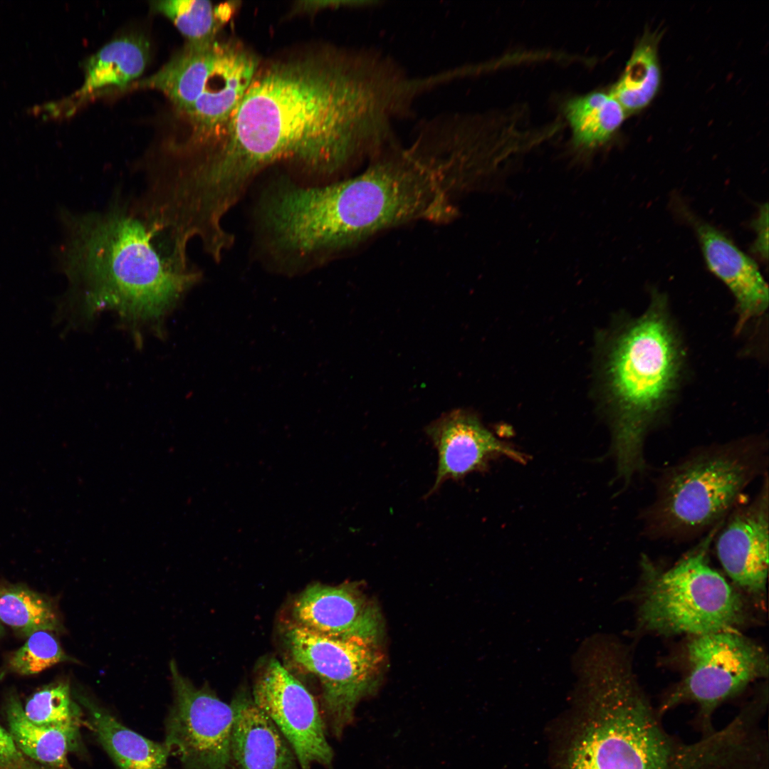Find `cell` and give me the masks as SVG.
<instances>
[{
  "mask_svg": "<svg viewBox=\"0 0 769 769\" xmlns=\"http://www.w3.org/2000/svg\"><path fill=\"white\" fill-rule=\"evenodd\" d=\"M767 444L750 436L697 450L661 475L644 513L654 538L683 539L713 527L767 461Z\"/></svg>",
  "mask_w": 769,
  "mask_h": 769,
  "instance_id": "6",
  "label": "cell"
},
{
  "mask_svg": "<svg viewBox=\"0 0 769 769\" xmlns=\"http://www.w3.org/2000/svg\"><path fill=\"white\" fill-rule=\"evenodd\" d=\"M565 115L572 130L573 148L585 153L608 142L627 116L610 92H592L570 99Z\"/></svg>",
  "mask_w": 769,
  "mask_h": 769,
  "instance_id": "21",
  "label": "cell"
},
{
  "mask_svg": "<svg viewBox=\"0 0 769 769\" xmlns=\"http://www.w3.org/2000/svg\"><path fill=\"white\" fill-rule=\"evenodd\" d=\"M253 700L291 746L301 769L330 768L334 753L313 695L278 661L271 659L254 684Z\"/></svg>",
  "mask_w": 769,
  "mask_h": 769,
  "instance_id": "11",
  "label": "cell"
},
{
  "mask_svg": "<svg viewBox=\"0 0 769 769\" xmlns=\"http://www.w3.org/2000/svg\"><path fill=\"white\" fill-rule=\"evenodd\" d=\"M174 701L165 719L164 743L182 769H231V704L206 686L196 687L169 664Z\"/></svg>",
  "mask_w": 769,
  "mask_h": 769,
  "instance_id": "10",
  "label": "cell"
},
{
  "mask_svg": "<svg viewBox=\"0 0 769 769\" xmlns=\"http://www.w3.org/2000/svg\"><path fill=\"white\" fill-rule=\"evenodd\" d=\"M456 211L418 153L395 139L353 177L270 182L254 209L255 245L269 269L297 276L380 231L418 220L444 222Z\"/></svg>",
  "mask_w": 769,
  "mask_h": 769,
  "instance_id": "2",
  "label": "cell"
},
{
  "mask_svg": "<svg viewBox=\"0 0 769 769\" xmlns=\"http://www.w3.org/2000/svg\"><path fill=\"white\" fill-rule=\"evenodd\" d=\"M258 64L257 57L244 46L219 41L214 68L201 95L183 115L194 131L181 149L203 147L221 135L248 90Z\"/></svg>",
  "mask_w": 769,
  "mask_h": 769,
  "instance_id": "12",
  "label": "cell"
},
{
  "mask_svg": "<svg viewBox=\"0 0 769 769\" xmlns=\"http://www.w3.org/2000/svg\"><path fill=\"white\" fill-rule=\"evenodd\" d=\"M0 769H48L27 758L0 725Z\"/></svg>",
  "mask_w": 769,
  "mask_h": 769,
  "instance_id": "27",
  "label": "cell"
},
{
  "mask_svg": "<svg viewBox=\"0 0 769 769\" xmlns=\"http://www.w3.org/2000/svg\"><path fill=\"white\" fill-rule=\"evenodd\" d=\"M51 632L38 631L27 637L9 660L11 671L20 675L38 674L60 662L73 661Z\"/></svg>",
  "mask_w": 769,
  "mask_h": 769,
  "instance_id": "26",
  "label": "cell"
},
{
  "mask_svg": "<svg viewBox=\"0 0 769 769\" xmlns=\"http://www.w3.org/2000/svg\"><path fill=\"white\" fill-rule=\"evenodd\" d=\"M0 621L26 637L63 631L57 610L45 596L23 585L0 588Z\"/></svg>",
  "mask_w": 769,
  "mask_h": 769,
  "instance_id": "24",
  "label": "cell"
},
{
  "mask_svg": "<svg viewBox=\"0 0 769 769\" xmlns=\"http://www.w3.org/2000/svg\"><path fill=\"white\" fill-rule=\"evenodd\" d=\"M5 713L9 732L18 748L29 759L48 769H74L68 755L85 756L80 726L46 727L34 724L26 716L16 694L6 701Z\"/></svg>",
  "mask_w": 769,
  "mask_h": 769,
  "instance_id": "20",
  "label": "cell"
},
{
  "mask_svg": "<svg viewBox=\"0 0 769 769\" xmlns=\"http://www.w3.org/2000/svg\"><path fill=\"white\" fill-rule=\"evenodd\" d=\"M293 616L296 624L328 637L378 644L383 634L380 610L352 585L308 587L295 600Z\"/></svg>",
  "mask_w": 769,
  "mask_h": 769,
  "instance_id": "13",
  "label": "cell"
},
{
  "mask_svg": "<svg viewBox=\"0 0 769 769\" xmlns=\"http://www.w3.org/2000/svg\"><path fill=\"white\" fill-rule=\"evenodd\" d=\"M756 232V238L752 246V251L763 260L768 257V206L762 204L757 217L753 222Z\"/></svg>",
  "mask_w": 769,
  "mask_h": 769,
  "instance_id": "28",
  "label": "cell"
},
{
  "mask_svg": "<svg viewBox=\"0 0 769 769\" xmlns=\"http://www.w3.org/2000/svg\"><path fill=\"white\" fill-rule=\"evenodd\" d=\"M657 44L656 35L645 34L635 46L621 78L610 92L627 115L646 108L659 89L661 70Z\"/></svg>",
  "mask_w": 769,
  "mask_h": 769,
  "instance_id": "22",
  "label": "cell"
},
{
  "mask_svg": "<svg viewBox=\"0 0 769 769\" xmlns=\"http://www.w3.org/2000/svg\"><path fill=\"white\" fill-rule=\"evenodd\" d=\"M60 263L68 280L63 300L75 320L114 313L137 340L163 331L167 316L199 283L187 251L150 222L135 203L63 216Z\"/></svg>",
  "mask_w": 769,
  "mask_h": 769,
  "instance_id": "3",
  "label": "cell"
},
{
  "mask_svg": "<svg viewBox=\"0 0 769 769\" xmlns=\"http://www.w3.org/2000/svg\"><path fill=\"white\" fill-rule=\"evenodd\" d=\"M687 672L664 699L658 711L694 702L699 708L702 736L715 731L714 710L768 673V656L762 647L736 630L691 637L686 649Z\"/></svg>",
  "mask_w": 769,
  "mask_h": 769,
  "instance_id": "9",
  "label": "cell"
},
{
  "mask_svg": "<svg viewBox=\"0 0 769 769\" xmlns=\"http://www.w3.org/2000/svg\"><path fill=\"white\" fill-rule=\"evenodd\" d=\"M570 726L561 769H738L728 728L686 743L664 728L632 673L612 678Z\"/></svg>",
  "mask_w": 769,
  "mask_h": 769,
  "instance_id": "4",
  "label": "cell"
},
{
  "mask_svg": "<svg viewBox=\"0 0 769 769\" xmlns=\"http://www.w3.org/2000/svg\"><path fill=\"white\" fill-rule=\"evenodd\" d=\"M286 640L295 662L318 679L326 727L340 738L357 704L378 688L383 666L378 644L322 635L295 623L286 629Z\"/></svg>",
  "mask_w": 769,
  "mask_h": 769,
  "instance_id": "8",
  "label": "cell"
},
{
  "mask_svg": "<svg viewBox=\"0 0 769 769\" xmlns=\"http://www.w3.org/2000/svg\"><path fill=\"white\" fill-rule=\"evenodd\" d=\"M719 522L671 567L642 559L638 627L658 635L691 637L736 630L745 621L741 595L709 564L711 543Z\"/></svg>",
  "mask_w": 769,
  "mask_h": 769,
  "instance_id": "7",
  "label": "cell"
},
{
  "mask_svg": "<svg viewBox=\"0 0 769 769\" xmlns=\"http://www.w3.org/2000/svg\"><path fill=\"white\" fill-rule=\"evenodd\" d=\"M151 6L172 21L187 43L195 44L215 41L235 9L234 2L213 5L204 0H159Z\"/></svg>",
  "mask_w": 769,
  "mask_h": 769,
  "instance_id": "23",
  "label": "cell"
},
{
  "mask_svg": "<svg viewBox=\"0 0 769 769\" xmlns=\"http://www.w3.org/2000/svg\"><path fill=\"white\" fill-rule=\"evenodd\" d=\"M686 349L666 295L652 290L648 307L613 338L606 367L612 449L626 482L645 468L649 433L665 419L686 370Z\"/></svg>",
  "mask_w": 769,
  "mask_h": 769,
  "instance_id": "5",
  "label": "cell"
},
{
  "mask_svg": "<svg viewBox=\"0 0 769 769\" xmlns=\"http://www.w3.org/2000/svg\"><path fill=\"white\" fill-rule=\"evenodd\" d=\"M438 452L436 481L431 491L448 479H459L485 467L493 456L503 455L518 462L520 452L498 441L473 414L455 409L427 427Z\"/></svg>",
  "mask_w": 769,
  "mask_h": 769,
  "instance_id": "15",
  "label": "cell"
},
{
  "mask_svg": "<svg viewBox=\"0 0 769 769\" xmlns=\"http://www.w3.org/2000/svg\"><path fill=\"white\" fill-rule=\"evenodd\" d=\"M415 97L413 79L376 49L328 47L276 61L258 68L224 132L194 154L189 191L225 217L278 162L320 184L335 181L396 138L393 122L412 115Z\"/></svg>",
  "mask_w": 769,
  "mask_h": 769,
  "instance_id": "1",
  "label": "cell"
},
{
  "mask_svg": "<svg viewBox=\"0 0 769 769\" xmlns=\"http://www.w3.org/2000/svg\"><path fill=\"white\" fill-rule=\"evenodd\" d=\"M149 53L148 41L141 35H125L110 41L87 61L84 82L73 98L80 104L132 85L145 70Z\"/></svg>",
  "mask_w": 769,
  "mask_h": 769,
  "instance_id": "19",
  "label": "cell"
},
{
  "mask_svg": "<svg viewBox=\"0 0 769 769\" xmlns=\"http://www.w3.org/2000/svg\"><path fill=\"white\" fill-rule=\"evenodd\" d=\"M231 705L232 764L238 769H298L290 745L253 699L239 696Z\"/></svg>",
  "mask_w": 769,
  "mask_h": 769,
  "instance_id": "17",
  "label": "cell"
},
{
  "mask_svg": "<svg viewBox=\"0 0 769 769\" xmlns=\"http://www.w3.org/2000/svg\"><path fill=\"white\" fill-rule=\"evenodd\" d=\"M694 229L709 270L733 294L740 333L750 320L760 317L768 306V287L755 261L740 250L724 234L681 209Z\"/></svg>",
  "mask_w": 769,
  "mask_h": 769,
  "instance_id": "16",
  "label": "cell"
},
{
  "mask_svg": "<svg viewBox=\"0 0 769 769\" xmlns=\"http://www.w3.org/2000/svg\"><path fill=\"white\" fill-rule=\"evenodd\" d=\"M754 499L736 509L718 533L716 548L725 572L743 590L765 592L768 572V476Z\"/></svg>",
  "mask_w": 769,
  "mask_h": 769,
  "instance_id": "14",
  "label": "cell"
},
{
  "mask_svg": "<svg viewBox=\"0 0 769 769\" xmlns=\"http://www.w3.org/2000/svg\"><path fill=\"white\" fill-rule=\"evenodd\" d=\"M87 712V726L119 769H166L169 752L125 726L90 696L75 694Z\"/></svg>",
  "mask_w": 769,
  "mask_h": 769,
  "instance_id": "18",
  "label": "cell"
},
{
  "mask_svg": "<svg viewBox=\"0 0 769 769\" xmlns=\"http://www.w3.org/2000/svg\"><path fill=\"white\" fill-rule=\"evenodd\" d=\"M2 634H3V627H2V623L0 621V637H1Z\"/></svg>",
  "mask_w": 769,
  "mask_h": 769,
  "instance_id": "29",
  "label": "cell"
},
{
  "mask_svg": "<svg viewBox=\"0 0 769 769\" xmlns=\"http://www.w3.org/2000/svg\"><path fill=\"white\" fill-rule=\"evenodd\" d=\"M26 716L46 727L80 726L82 710L74 701L68 681L48 685L34 693L23 706Z\"/></svg>",
  "mask_w": 769,
  "mask_h": 769,
  "instance_id": "25",
  "label": "cell"
}]
</instances>
